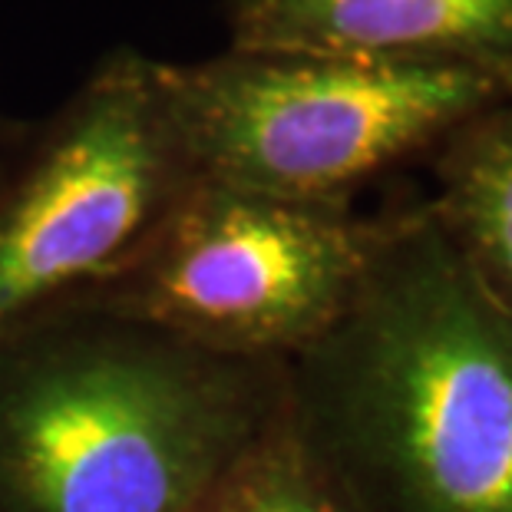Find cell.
<instances>
[{"label": "cell", "mask_w": 512, "mask_h": 512, "mask_svg": "<svg viewBox=\"0 0 512 512\" xmlns=\"http://www.w3.org/2000/svg\"><path fill=\"white\" fill-rule=\"evenodd\" d=\"M288 423L351 512H512V318L407 199L367 285L288 361Z\"/></svg>", "instance_id": "cell-1"}, {"label": "cell", "mask_w": 512, "mask_h": 512, "mask_svg": "<svg viewBox=\"0 0 512 512\" xmlns=\"http://www.w3.org/2000/svg\"><path fill=\"white\" fill-rule=\"evenodd\" d=\"M285 417V361L57 308L0 344V512H205Z\"/></svg>", "instance_id": "cell-2"}, {"label": "cell", "mask_w": 512, "mask_h": 512, "mask_svg": "<svg viewBox=\"0 0 512 512\" xmlns=\"http://www.w3.org/2000/svg\"><path fill=\"white\" fill-rule=\"evenodd\" d=\"M162 86L195 176L291 202H354L509 93L456 67L245 47L162 60Z\"/></svg>", "instance_id": "cell-3"}, {"label": "cell", "mask_w": 512, "mask_h": 512, "mask_svg": "<svg viewBox=\"0 0 512 512\" xmlns=\"http://www.w3.org/2000/svg\"><path fill=\"white\" fill-rule=\"evenodd\" d=\"M162 60L116 47L57 110L0 133V344L126 268L189 195Z\"/></svg>", "instance_id": "cell-4"}, {"label": "cell", "mask_w": 512, "mask_h": 512, "mask_svg": "<svg viewBox=\"0 0 512 512\" xmlns=\"http://www.w3.org/2000/svg\"><path fill=\"white\" fill-rule=\"evenodd\" d=\"M403 205L367 215L354 202H291L199 179L143 252L73 304L215 354L288 364L357 301Z\"/></svg>", "instance_id": "cell-5"}, {"label": "cell", "mask_w": 512, "mask_h": 512, "mask_svg": "<svg viewBox=\"0 0 512 512\" xmlns=\"http://www.w3.org/2000/svg\"><path fill=\"white\" fill-rule=\"evenodd\" d=\"M228 47L473 70L512 93V0H222Z\"/></svg>", "instance_id": "cell-6"}, {"label": "cell", "mask_w": 512, "mask_h": 512, "mask_svg": "<svg viewBox=\"0 0 512 512\" xmlns=\"http://www.w3.org/2000/svg\"><path fill=\"white\" fill-rule=\"evenodd\" d=\"M427 209L476 285L512 318V93L473 113L430 156Z\"/></svg>", "instance_id": "cell-7"}, {"label": "cell", "mask_w": 512, "mask_h": 512, "mask_svg": "<svg viewBox=\"0 0 512 512\" xmlns=\"http://www.w3.org/2000/svg\"><path fill=\"white\" fill-rule=\"evenodd\" d=\"M205 512H351L285 423L255 450Z\"/></svg>", "instance_id": "cell-8"}, {"label": "cell", "mask_w": 512, "mask_h": 512, "mask_svg": "<svg viewBox=\"0 0 512 512\" xmlns=\"http://www.w3.org/2000/svg\"><path fill=\"white\" fill-rule=\"evenodd\" d=\"M4 129H7V116L0 113V133H4Z\"/></svg>", "instance_id": "cell-9"}]
</instances>
